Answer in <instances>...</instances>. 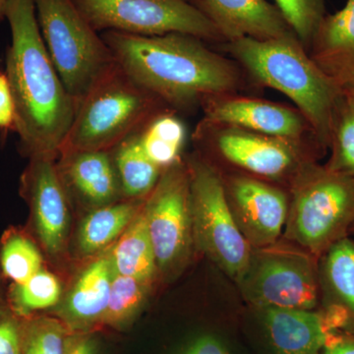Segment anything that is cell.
Returning a JSON list of instances; mask_svg holds the SVG:
<instances>
[{"mask_svg": "<svg viewBox=\"0 0 354 354\" xmlns=\"http://www.w3.org/2000/svg\"><path fill=\"white\" fill-rule=\"evenodd\" d=\"M6 18L11 31L6 75L15 104L14 131L30 158H55L73 123L76 102L48 55L35 0H9Z\"/></svg>", "mask_w": 354, "mask_h": 354, "instance_id": "1", "label": "cell"}, {"mask_svg": "<svg viewBox=\"0 0 354 354\" xmlns=\"http://www.w3.org/2000/svg\"><path fill=\"white\" fill-rule=\"evenodd\" d=\"M101 36L135 83L174 108L189 109L209 97L234 94L241 82L236 66L196 37L115 31Z\"/></svg>", "mask_w": 354, "mask_h": 354, "instance_id": "2", "label": "cell"}, {"mask_svg": "<svg viewBox=\"0 0 354 354\" xmlns=\"http://www.w3.org/2000/svg\"><path fill=\"white\" fill-rule=\"evenodd\" d=\"M227 50L257 82L279 91L295 106L319 145L328 148L342 91L311 59L297 36L228 41Z\"/></svg>", "mask_w": 354, "mask_h": 354, "instance_id": "3", "label": "cell"}, {"mask_svg": "<svg viewBox=\"0 0 354 354\" xmlns=\"http://www.w3.org/2000/svg\"><path fill=\"white\" fill-rule=\"evenodd\" d=\"M162 104L116 64L77 106L59 153L109 151L162 113Z\"/></svg>", "mask_w": 354, "mask_h": 354, "instance_id": "4", "label": "cell"}, {"mask_svg": "<svg viewBox=\"0 0 354 354\" xmlns=\"http://www.w3.org/2000/svg\"><path fill=\"white\" fill-rule=\"evenodd\" d=\"M354 225V177L304 162L295 174L286 236L312 255L325 253Z\"/></svg>", "mask_w": 354, "mask_h": 354, "instance_id": "5", "label": "cell"}, {"mask_svg": "<svg viewBox=\"0 0 354 354\" xmlns=\"http://www.w3.org/2000/svg\"><path fill=\"white\" fill-rule=\"evenodd\" d=\"M48 55L77 106L116 64L101 35L72 0H35Z\"/></svg>", "mask_w": 354, "mask_h": 354, "instance_id": "6", "label": "cell"}, {"mask_svg": "<svg viewBox=\"0 0 354 354\" xmlns=\"http://www.w3.org/2000/svg\"><path fill=\"white\" fill-rule=\"evenodd\" d=\"M187 169L194 241L239 283L248 268L253 248L237 225L225 183L218 171L202 160H193Z\"/></svg>", "mask_w": 354, "mask_h": 354, "instance_id": "7", "label": "cell"}, {"mask_svg": "<svg viewBox=\"0 0 354 354\" xmlns=\"http://www.w3.org/2000/svg\"><path fill=\"white\" fill-rule=\"evenodd\" d=\"M97 31L136 36L184 34L202 41H223L215 24L186 0H72Z\"/></svg>", "mask_w": 354, "mask_h": 354, "instance_id": "8", "label": "cell"}, {"mask_svg": "<svg viewBox=\"0 0 354 354\" xmlns=\"http://www.w3.org/2000/svg\"><path fill=\"white\" fill-rule=\"evenodd\" d=\"M239 283L246 299L260 309L313 310L318 305L315 265L299 251L272 245L254 248Z\"/></svg>", "mask_w": 354, "mask_h": 354, "instance_id": "9", "label": "cell"}, {"mask_svg": "<svg viewBox=\"0 0 354 354\" xmlns=\"http://www.w3.org/2000/svg\"><path fill=\"white\" fill-rule=\"evenodd\" d=\"M143 207L158 269H174L187 257L193 237L188 169L180 162L162 172Z\"/></svg>", "mask_w": 354, "mask_h": 354, "instance_id": "10", "label": "cell"}, {"mask_svg": "<svg viewBox=\"0 0 354 354\" xmlns=\"http://www.w3.org/2000/svg\"><path fill=\"white\" fill-rule=\"evenodd\" d=\"M202 104L203 124L209 127L239 128L291 142L299 141L310 130L299 111L264 100L232 94L209 97Z\"/></svg>", "mask_w": 354, "mask_h": 354, "instance_id": "11", "label": "cell"}, {"mask_svg": "<svg viewBox=\"0 0 354 354\" xmlns=\"http://www.w3.org/2000/svg\"><path fill=\"white\" fill-rule=\"evenodd\" d=\"M225 191L237 225L251 247L274 245L288 220L285 193L249 176L234 177Z\"/></svg>", "mask_w": 354, "mask_h": 354, "instance_id": "12", "label": "cell"}, {"mask_svg": "<svg viewBox=\"0 0 354 354\" xmlns=\"http://www.w3.org/2000/svg\"><path fill=\"white\" fill-rule=\"evenodd\" d=\"M22 192L31 207L37 234L50 255L62 252L69 225L68 200L55 158L36 156L22 177Z\"/></svg>", "mask_w": 354, "mask_h": 354, "instance_id": "13", "label": "cell"}, {"mask_svg": "<svg viewBox=\"0 0 354 354\" xmlns=\"http://www.w3.org/2000/svg\"><path fill=\"white\" fill-rule=\"evenodd\" d=\"M209 127L216 129L214 133L218 152L228 162L247 171L268 178H278L292 171L297 165V142L239 128Z\"/></svg>", "mask_w": 354, "mask_h": 354, "instance_id": "14", "label": "cell"}, {"mask_svg": "<svg viewBox=\"0 0 354 354\" xmlns=\"http://www.w3.org/2000/svg\"><path fill=\"white\" fill-rule=\"evenodd\" d=\"M215 24L223 41H266L295 36L276 6L267 0H199L197 6Z\"/></svg>", "mask_w": 354, "mask_h": 354, "instance_id": "15", "label": "cell"}, {"mask_svg": "<svg viewBox=\"0 0 354 354\" xmlns=\"http://www.w3.org/2000/svg\"><path fill=\"white\" fill-rule=\"evenodd\" d=\"M308 55L337 88L354 87V0L334 14H326Z\"/></svg>", "mask_w": 354, "mask_h": 354, "instance_id": "16", "label": "cell"}, {"mask_svg": "<svg viewBox=\"0 0 354 354\" xmlns=\"http://www.w3.org/2000/svg\"><path fill=\"white\" fill-rule=\"evenodd\" d=\"M57 167L64 186H69L83 202L95 208L113 204L121 190L120 179L109 151L60 153Z\"/></svg>", "mask_w": 354, "mask_h": 354, "instance_id": "17", "label": "cell"}, {"mask_svg": "<svg viewBox=\"0 0 354 354\" xmlns=\"http://www.w3.org/2000/svg\"><path fill=\"white\" fill-rule=\"evenodd\" d=\"M263 322L277 354H320L330 332L313 310L266 308Z\"/></svg>", "mask_w": 354, "mask_h": 354, "instance_id": "18", "label": "cell"}, {"mask_svg": "<svg viewBox=\"0 0 354 354\" xmlns=\"http://www.w3.org/2000/svg\"><path fill=\"white\" fill-rule=\"evenodd\" d=\"M114 269L109 256H102L92 263L79 277L64 307L67 322L84 329L102 322L108 307Z\"/></svg>", "mask_w": 354, "mask_h": 354, "instance_id": "19", "label": "cell"}, {"mask_svg": "<svg viewBox=\"0 0 354 354\" xmlns=\"http://www.w3.org/2000/svg\"><path fill=\"white\" fill-rule=\"evenodd\" d=\"M111 257L116 274L131 277L146 285L153 279L157 261L142 209L118 239Z\"/></svg>", "mask_w": 354, "mask_h": 354, "instance_id": "20", "label": "cell"}, {"mask_svg": "<svg viewBox=\"0 0 354 354\" xmlns=\"http://www.w3.org/2000/svg\"><path fill=\"white\" fill-rule=\"evenodd\" d=\"M113 149L114 165L123 194L131 199L148 196L157 185L162 169L147 156L138 131Z\"/></svg>", "mask_w": 354, "mask_h": 354, "instance_id": "21", "label": "cell"}, {"mask_svg": "<svg viewBox=\"0 0 354 354\" xmlns=\"http://www.w3.org/2000/svg\"><path fill=\"white\" fill-rule=\"evenodd\" d=\"M140 206L134 201L118 202L91 212L79 230L81 252L91 255L120 239L138 215Z\"/></svg>", "mask_w": 354, "mask_h": 354, "instance_id": "22", "label": "cell"}, {"mask_svg": "<svg viewBox=\"0 0 354 354\" xmlns=\"http://www.w3.org/2000/svg\"><path fill=\"white\" fill-rule=\"evenodd\" d=\"M138 133L147 156L162 171L180 162L186 128L180 118L174 113L157 114Z\"/></svg>", "mask_w": 354, "mask_h": 354, "instance_id": "23", "label": "cell"}, {"mask_svg": "<svg viewBox=\"0 0 354 354\" xmlns=\"http://www.w3.org/2000/svg\"><path fill=\"white\" fill-rule=\"evenodd\" d=\"M324 254V277L334 302L346 307L354 319V241L344 237Z\"/></svg>", "mask_w": 354, "mask_h": 354, "instance_id": "24", "label": "cell"}, {"mask_svg": "<svg viewBox=\"0 0 354 354\" xmlns=\"http://www.w3.org/2000/svg\"><path fill=\"white\" fill-rule=\"evenodd\" d=\"M329 147L332 155L326 167L354 177V104L342 95L333 116Z\"/></svg>", "mask_w": 354, "mask_h": 354, "instance_id": "25", "label": "cell"}, {"mask_svg": "<svg viewBox=\"0 0 354 354\" xmlns=\"http://www.w3.org/2000/svg\"><path fill=\"white\" fill-rule=\"evenodd\" d=\"M41 254L29 237L19 232L4 237L0 249V268L6 278L20 285L41 271Z\"/></svg>", "mask_w": 354, "mask_h": 354, "instance_id": "26", "label": "cell"}, {"mask_svg": "<svg viewBox=\"0 0 354 354\" xmlns=\"http://www.w3.org/2000/svg\"><path fill=\"white\" fill-rule=\"evenodd\" d=\"M145 298L146 283L114 272L108 307L102 323L113 328L125 327L138 314Z\"/></svg>", "mask_w": 354, "mask_h": 354, "instance_id": "27", "label": "cell"}, {"mask_svg": "<svg viewBox=\"0 0 354 354\" xmlns=\"http://www.w3.org/2000/svg\"><path fill=\"white\" fill-rule=\"evenodd\" d=\"M62 286L55 274L41 271L25 283H14L11 291V304L16 313L28 316L32 312L50 308L58 304Z\"/></svg>", "mask_w": 354, "mask_h": 354, "instance_id": "28", "label": "cell"}, {"mask_svg": "<svg viewBox=\"0 0 354 354\" xmlns=\"http://www.w3.org/2000/svg\"><path fill=\"white\" fill-rule=\"evenodd\" d=\"M298 41L308 51L319 25L326 16V0H274Z\"/></svg>", "mask_w": 354, "mask_h": 354, "instance_id": "29", "label": "cell"}, {"mask_svg": "<svg viewBox=\"0 0 354 354\" xmlns=\"http://www.w3.org/2000/svg\"><path fill=\"white\" fill-rule=\"evenodd\" d=\"M67 335L53 319L30 321L22 327V354H65Z\"/></svg>", "mask_w": 354, "mask_h": 354, "instance_id": "30", "label": "cell"}, {"mask_svg": "<svg viewBox=\"0 0 354 354\" xmlns=\"http://www.w3.org/2000/svg\"><path fill=\"white\" fill-rule=\"evenodd\" d=\"M0 315V354H22V326L14 317Z\"/></svg>", "mask_w": 354, "mask_h": 354, "instance_id": "31", "label": "cell"}, {"mask_svg": "<svg viewBox=\"0 0 354 354\" xmlns=\"http://www.w3.org/2000/svg\"><path fill=\"white\" fill-rule=\"evenodd\" d=\"M0 128L15 130V104L6 73H0Z\"/></svg>", "mask_w": 354, "mask_h": 354, "instance_id": "32", "label": "cell"}, {"mask_svg": "<svg viewBox=\"0 0 354 354\" xmlns=\"http://www.w3.org/2000/svg\"><path fill=\"white\" fill-rule=\"evenodd\" d=\"M65 354H100L99 344L94 335L86 333L68 335Z\"/></svg>", "mask_w": 354, "mask_h": 354, "instance_id": "33", "label": "cell"}, {"mask_svg": "<svg viewBox=\"0 0 354 354\" xmlns=\"http://www.w3.org/2000/svg\"><path fill=\"white\" fill-rule=\"evenodd\" d=\"M183 354H230V353L220 339L213 335H202L191 342Z\"/></svg>", "mask_w": 354, "mask_h": 354, "instance_id": "34", "label": "cell"}, {"mask_svg": "<svg viewBox=\"0 0 354 354\" xmlns=\"http://www.w3.org/2000/svg\"><path fill=\"white\" fill-rule=\"evenodd\" d=\"M320 354H354L353 335H342L332 333Z\"/></svg>", "mask_w": 354, "mask_h": 354, "instance_id": "35", "label": "cell"}, {"mask_svg": "<svg viewBox=\"0 0 354 354\" xmlns=\"http://www.w3.org/2000/svg\"><path fill=\"white\" fill-rule=\"evenodd\" d=\"M342 95H344V97H346L348 101L354 104V87L342 91Z\"/></svg>", "mask_w": 354, "mask_h": 354, "instance_id": "36", "label": "cell"}, {"mask_svg": "<svg viewBox=\"0 0 354 354\" xmlns=\"http://www.w3.org/2000/svg\"><path fill=\"white\" fill-rule=\"evenodd\" d=\"M9 0H0V21L6 18V10Z\"/></svg>", "mask_w": 354, "mask_h": 354, "instance_id": "37", "label": "cell"}, {"mask_svg": "<svg viewBox=\"0 0 354 354\" xmlns=\"http://www.w3.org/2000/svg\"><path fill=\"white\" fill-rule=\"evenodd\" d=\"M186 1L190 2V3L194 4V6H197L198 1H199V0H186Z\"/></svg>", "mask_w": 354, "mask_h": 354, "instance_id": "38", "label": "cell"}, {"mask_svg": "<svg viewBox=\"0 0 354 354\" xmlns=\"http://www.w3.org/2000/svg\"><path fill=\"white\" fill-rule=\"evenodd\" d=\"M351 230H353V232H354V225H353V227H351Z\"/></svg>", "mask_w": 354, "mask_h": 354, "instance_id": "39", "label": "cell"}]
</instances>
